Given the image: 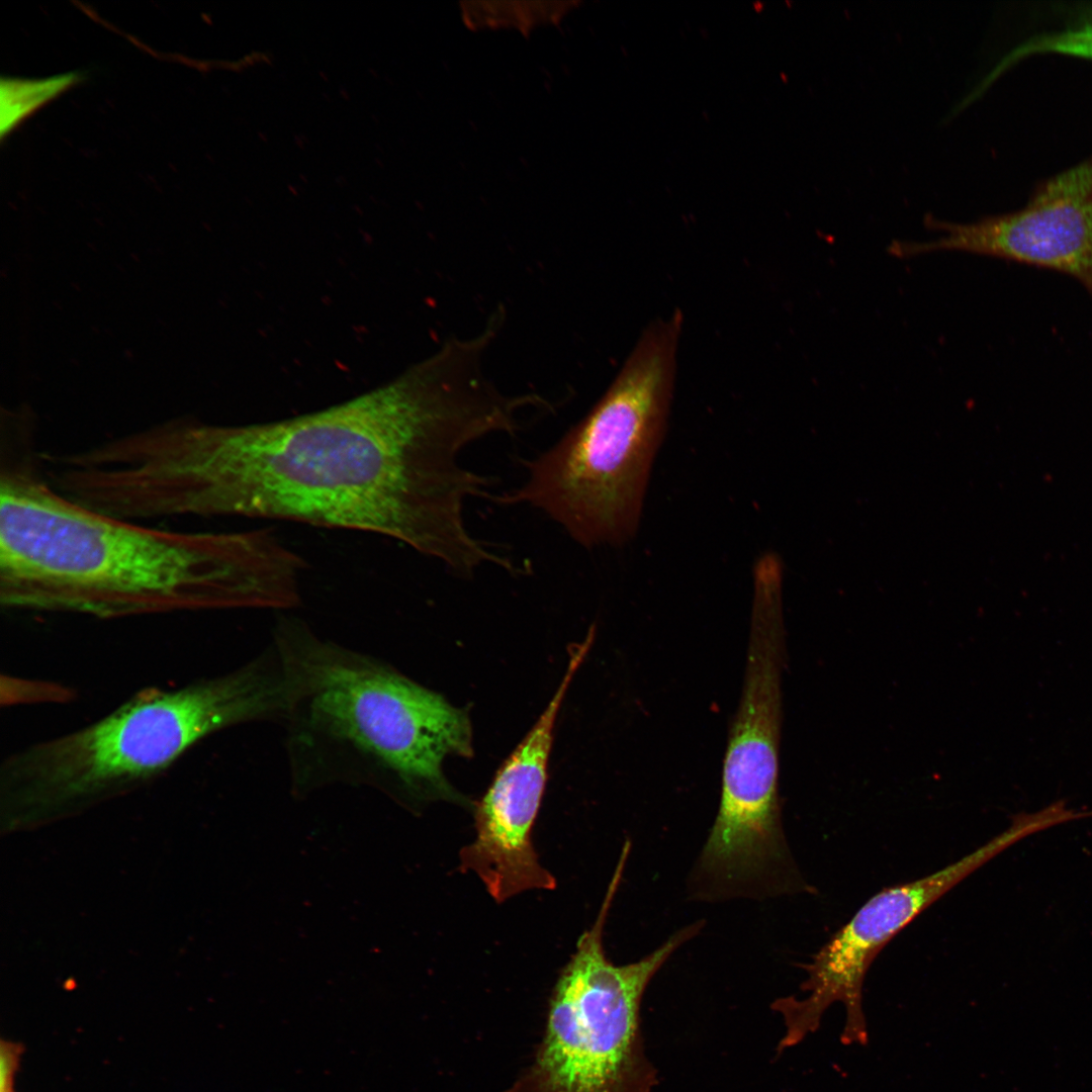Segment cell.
I'll use <instances>...</instances> for the list:
<instances>
[{
	"label": "cell",
	"mask_w": 1092,
	"mask_h": 1092,
	"mask_svg": "<svg viewBox=\"0 0 1092 1092\" xmlns=\"http://www.w3.org/2000/svg\"><path fill=\"white\" fill-rule=\"evenodd\" d=\"M80 79L77 73H67L40 79H1V136L10 132L23 118Z\"/></svg>",
	"instance_id": "cell-12"
},
{
	"label": "cell",
	"mask_w": 1092,
	"mask_h": 1092,
	"mask_svg": "<svg viewBox=\"0 0 1092 1092\" xmlns=\"http://www.w3.org/2000/svg\"><path fill=\"white\" fill-rule=\"evenodd\" d=\"M16 1046L10 1043L1 1044L0 1065V1092H13V1076L16 1068Z\"/></svg>",
	"instance_id": "cell-13"
},
{
	"label": "cell",
	"mask_w": 1092,
	"mask_h": 1092,
	"mask_svg": "<svg viewBox=\"0 0 1092 1092\" xmlns=\"http://www.w3.org/2000/svg\"><path fill=\"white\" fill-rule=\"evenodd\" d=\"M570 655L547 708L477 803L476 838L460 851L462 871L476 874L497 903L523 891L551 890L556 885L539 863L530 836L546 785L555 720L586 650L575 647Z\"/></svg>",
	"instance_id": "cell-10"
},
{
	"label": "cell",
	"mask_w": 1092,
	"mask_h": 1092,
	"mask_svg": "<svg viewBox=\"0 0 1092 1092\" xmlns=\"http://www.w3.org/2000/svg\"><path fill=\"white\" fill-rule=\"evenodd\" d=\"M508 403L468 347L448 341L399 379L328 408L220 426L173 421L140 445L154 519L241 517L378 534L471 576L494 562L465 521L492 479L462 464L509 427Z\"/></svg>",
	"instance_id": "cell-1"
},
{
	"label": "cell",
	"mask_w": 1092,
	"mask_h": 1092,
	"mask_svg": "<svg viewBox=\"0 0 1092 1092\" xmlns=\"http://www.w3.org/2000/svg\"><path fill=\"white\" fill-rule=\"evenodd\" d=\"M681 324L675 311L649 325L590 412L494 502L542 511L585 548L627 542L664 438Z\"/></svg>",
	"instance_id": "cell-5"
},
{
	"label": "cell",
	"mask_w": 1092,
	"mask_h": 1092,
	"mask_svg": "<svg viewBox=\"0 0 1092 1092\" xmlns=\"http://www.w3.org/2000/svg\"><path fill=\"white\" fill-rule=\"evenodd\" d=\"M612 901L605 897L559 975L533 1062L503 1092H650L656 1084L644 1051L641 999L653 976L700 927L688 925L640 961L616 966L603 948Z\"/></svg>",
	"instance_id": "cell-7"
},
{
	"label": "cell",
	"mask_w": 1092,
	"mask_h": 1092,
	"mask_svg": "<svg viewBox=\"0 0 1092 1092\" xmlns=\"http://www.w3.org/2000/svg\"><path fill=\"white\" fill-rule=\"evenodd\" d=\"M781 589L753 588L744 686L724 758L719 811L697 867L702 893H786L801 881L779 799Z\"/></svg>",
	"instance_id": "cell-6"
},
{
	"label": "cell",
	"mask_w": 1092,
	"mask_h": 1092,
	"mask_svg": "<svg viewBox=\"0 0 1092 1092\" xmlns=\"http://www.w3.org/2000/svg\"><path fill=\"white\" fill-rule=\"evenodd\" d=\"M1059 54L1092 60V2H1082L1066 11L1059 28L1034 33L1008 52L991 71L988 81L1025 58Z\"/></svg>",
	"instance_id": "cell-11"
},
{
	"label": "cell",
	"mask_w": 1092,
	"mask_h": 1092,
	"mask_svg": "<svg viewBox=\"0 0 1092 1092\" xmlns=\"http://www.w3.org/2000/svg\"><path fill=\"white\" fill-rule=\"evenodd\" d=\"M285 707L283 668L270 643L230 671L144 689L86 726L10 754L1 782L31 803L105 796L162 775L212 734L253 722L280 724Z\"/></svg>",
	"instance_id": "cell-4"
},
{
	"label": "cell",
	"mask_w": 1092,
	"mask_h": 1092,
	"mask_svg": "<svg viewBox=\"0 0 1092 1092\" xmlns=\"http://www.w3.org/2000/svg\"><path fill=\"white\" fill-rule=\"evenodd\" d=\"M305 559L272 531L150 528L86 508L49 480L33 442L0 449V604L97 619L288 611Z\"/></svg>",
	"instance_id": "cell-2"
},
{
	"label": "cell",
	"mask_w": 1092,
	"mask_h": 1092,
	"mask_svg": "<svg viewBox=\"0 0 1092 1092\" xmlns=\"http://www.w3.org/2000/svg\"><path fill=\"white\" fill-rule=\"evenodd\" d=\"M272 634L285 678L280 724L295 792L346 783L465 803L442 769L447 755L472 754L465 712L297 617L279 616Z\"/></svg>",
	"instance_id": "cell-3"
},
{
	"label": "cell",
	"mask_w": 1092,
	"mask_h": 1092,
	"mask_svg": "<svg viewBox=\"0 0 1092 1092\" xmlns=\"http://www.w3.org/2000/svg\"><path fill=\"white\" fill-rule=\"evenodd\" d=\"M1017 841V833L1007 828L954 862L874 895L804 966L807 978L801 990L807 996L782 997L774 1002L772 1008L782 1015L786 1027L778 1052L815 1032L822 1015L835 1002L842 1003L846 1011L841 1042L867 1044L862 986L878 953L923 910Z\"/></svg>",
	"instance_id": "cell-8"
},
{
	"label": "cell",
	"mask_w": 1092,
	"mask_h": 1092,
	"mask_svg": "<svg viewBox=\"0 0 1092 1092\" xmlns=\"http://www.w3.org/2000/svg\"><path fill=\"white\" fill-rule=\"evenodd\" d=\"M941 234L927 242H892L888 252L910 258L961 251L1049 269L1077 280L1092 296V156L1038 184L1020 209L959 223L933 216Z\"/></svg>",
	"instance_id": "cell-9"
}]
</instances>
